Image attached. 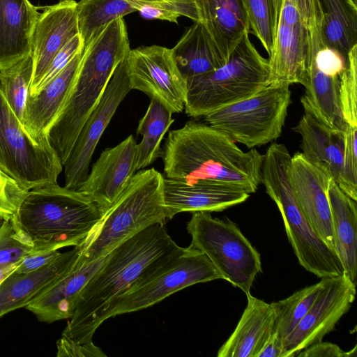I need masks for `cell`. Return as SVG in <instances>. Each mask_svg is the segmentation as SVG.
I'll use <instances>...</instances> for the list:
<instances>
[{"label":"cell","instance_id":"1","mask_svg":"<svg viewBox=\"0 0 357 357\" xmlns=\"http://www.w3.org/2000/svg\"><path fill=\"white\" fill-rule=\"evenodd\" d=\"M185 250L161 223L119 244L84 286L61 335L80 343L91 342L115 298L160 271Z\"/></svg>","mask_w":357,"mask_h":357},{"label":"cell","instance_id":"2","mask_svg":"<svg viewBox=\"0 0 357 357\" xmlns=\"http://www.w3.org/2000/svg\"><path fill=\"white\" fill-rule=\"evenodd\" d=\"M162 150L166 178L213 181L250 195L261 183L264 155L254 148L243 151L229 136L208 124L190 121L169 131Z\"/></svg>","mask_w":357,"mask_h":357},{"label":"cell","instance_id":"3","mask_svg":"<svg viewBox=\"0 0 357 357\" xmlns=\"http://www.w3.org/2000/svg\"><path fill=\"white\" fill-rule=\"evenodd\" d=\"M130 50L123 17L112 21L84 46L72 89L63 109L47 132L49 142L62 165L116 68Z\"/></svg>","mask_w":357,"mask_h":357},{"label":"cell","instance_id":"4","mask_svg":"<svg viewBox=\"0 0 357 357\" xmlns=\"http://www.w3.org/2000/svg\"><path fill=\"white\" fill-rule=\"evenodd\" d=\"M104 212L77 190L59 184L28 191L11 219L33 244V250L80 246Z\"/></svg>","mask_w":357,"mask_h":357},{"label":"cell","instance_id":"5","mask_svg":"<svg viewBox=\"0 0 357 357\" xmlns=\"http://www.w3.org/2000/svg\"><path fill=\"white\" fill-rule=\"evenodd\" d=\"M164 176L154 168L139 170L81 245L76 266L107 256L119 244L168 220L163 201Z\"/></svg>","mask_w":357,"mask_h":357},{"label":"cell","instance_id":"6","mask_svg":"<svg viewBox=\"0 0 357 357\" xmlns=\"http://www.w3.org/2000/svg\"><path fill=\"white\" fill-rule=\"evenodd\" d=\"M291 155L282 144L273 143L264 155L261 180L276 204L300 265L319 278L344 274L337 253L313 230L294 197L289 179Z\"/></svg>","mask_w":357,"mask_h":357},{"label":"cell","instance_id":"7","mask_svg":"<svg viewBox=\"0 0 357 357\" xmlns=\"http://www.w3.org/2000/svg\"><path fill=\"white\" fill-rule=\"evenodd\" d=\"M246 32L226 63L220 68L185 79V112L199 117L248 98L268 83V59L263 57Z\"/></svg>","mask_w":357,"mask_h":357},{"label":"cell","instance_id":"8","mask_svg":"<svg viewBox=\"0 0 357 357\" xmlns=\"http://www.w3.org/2000/svg\"><path fill=\"white\" fill-rule=\"evenodd\" d=\"M191 245L202 251L223 280L245 295L262 271L261 256L238 226L228 218L212 217L210 212L192 213L187 224Z\"/></svg>","mask_w":357,"mask_h":357},{"label":"cell","instance_id":"9","mask_svg":"<svg viewBox=\"0 0 357 357\" xmlns=\"http://www.w3.org/2000/svg\"><path fill=\"white\" fill-rule=\"evenodd\" d=\"M289 86L271 83L248 98L206 114L205 121L249 149L266 144L282 133L291 102Z\"/></svg>","mask_w":357,"mask_h":357},{"label":"cell","instance_id":"10","mask_svg":"<svg viewBox=\"0 0 357 357\" xmlns=\"http://www.w3.org/2000/svg\"><path fill=\"white\" fill-rule=\"evenodd\" d=\"M0 169L27 191L58 184L63 170L47 137H32L1 90Z\"/></svg>","mask_w":357,"mask_h":357},{"label":"cell","instance_id":"11","mask_svg":"<svg viewBox=\"0 0 357 357\" xmlns=\"http://www.w3.org/2000/svg\"><path fill=\"white\" fill-rule=\"evenodd\" d=\"M218 279L223 278L210 259L190 244L160 271L115 298L104 321L151 307L189 286Z\"/></svg>","mask_w":357,"mask_h":357},{"label":"cell","instance_id":"12","mask_svg":"<svg viewBox=\"0 0 357 357\" xmlns=\"http://www.w3.org/2000/svg\"><path fill=\"white\" fill-rule=\"evenodd\" d=\"M125 62L131 89L158 99L172 113L184 109L186 81L172 49L156 45L130 49Z\"/></svg>","mask_w":357,"mask_h":357},{"label":"cell","instance_id":"13","mask_svg":"<svg viewBox=\"0 0 357 357\" xmlns=\"http://www.w3.org/2000/svg\"><path fill=\"white\" fill-rule=\"evenodd\" d=\"M131 90L124 59L116 68L99 102L83 124L63 165L66 188L77 190L85 181L102 135Z\"/></svg>","mask_w":357,"mask_h":357},{"label":"cell","instance_id":"14","mask_svg":"<svg viewBox=\"0 0 357 357\" xmlns=\"http://www.w3.org/2000/svg\"><path fill=\"white\" fill-rule=\"evenodd\" d=\"M310 58L307 24L296 0H282L276 34L268 62V83L305 86Z\"/></svg>","mask_w":357,"mask_h":357},{"label":"cell","instance_id":"15","mask_svg":"<svg viewBox=\"0 0 357 357\" xmlns=\"http://www.w3.org/2000/svg\"><path fill=\"white\" fill-rule=\"evenodd\" d=\"M356 283L344 273L324 278V286L305 317L284 341L285 357H294L334 330L356 297Z\"/></svg>","mask_w":357,"mask_h":357},{"label":"cell","instance_id":"16","mask_svg":"<svg viewBox=\"0 0 357 357\" xmlns=\"http://www.w3.org/2000/svg\"><path fill=\"white\" fill-rule=\"evenodd\" d=\"M289 179L295 200L315 233L333 250L335 238L328 190L333 179L302 154L291 158Z\"/></svg>","mask_w":357,"mask_h":357},{"label":"cell","instance_id":"17","mask_svg":"<svg viewBox=\"0 0 357 357\" xmlns=\"http://www.w3.org/2000/svg\"><path fill=\"white\" fill-rule=\"evenodd\" d=\"M137 170V144L133 136L105 149L77 190L104 213L126 190Z\"/></svg>","mask_w":357,"mask_h":357},{"label":"cell","instance_id":"18","mask_svg":"<svg viewBox=\"0 0 357 357\" xmlns=\"http://www.w3.org/2000/svg\"><path fill=\"white\" fill-rule=\"evenodd\" d=\"M77 1L61 0L40 13L31 36L33 75L29 94H33L57 52L79 33Z\"/></svg>","mask_w":357,"mask_h":357},{"label":"cell","instance_id":"19","mask_svg":"<svg viewBox=\"0 0 357 357\" xmlns=\"http://www.w3.org/2000/svg\"><path fill=\"white\" fill-rule=\"evenodd\" d=\"M163 201L168 220L182 212H220L244 202L250 194L238 188L208 181L164 177Z\"/></svg>","mask_w":357,"mask_h":357},{"label":"cell","instance_id":"20","mask_svg":"<svg viewBox=\"0 0 357 357\" xmlns=\"http://www.w3.org/2000/svg\"><path fill=\"white\" fill-rule=\"evenodd\" d=\"M304 114L293 130L301 136L303 156L314 166L326 171L338 185L345 151V131L326 124L303 96Z\"/></svg>","mask_w":357,"mask_h":357},{"label":"cell","instance_id":"21","mask_svg":"<svg viewBox=\"0 0 357 357\" xmlns=\"http://www.w3.org/2000/svg\"><path fill=\"white\" fill-rule=\"evenodd\" d=\"M81 252V245L63 252L41 268L29 273L13 271L0 283V318L21 307L69 272Z\"/></svg>","mask_w":357,"mask_h":357},{"label":"cell","instance_id":"22","mask_svg":"<svg viewBox=\"0 0 357 357\" xmlns=\"http://www.w3.org/2000/svg\"><path fill=\"white\" fill-rule=\"evenodd\" d=\"M83 49L37 93H29L23 124L34 138L47 136L49 128L63 109L75 82Z\"/></svg>","mask_w":357,"mask_h":357},{"label":"cell","instance_id":"23","mask_svg":"<svg viewBox=\"0 0 357 357\" xmlns=\"http://www.w3.org/2000/svg\"><path fill=\"white\" fill-rule=\"evenodd\" d=\"M108 255L80 266L75 264L69 272L25 307L42 322L52 323L70 318L82 289L105 261Z\"/></svg>","mask_w":357,"mask_h":357},{"label":"cell","instance_id":"24","mask_svg":"<svg viewBox=\"0 0 357 357\" xmlns=\"http://www.w3.org/2000/svg\"><path fill=\"white\" fill-rule=\"evenodd\" d=\"M248 303L218 357H257L273 332L275 314L271 303L247 294Z\"/></svg>","mask_w":357,"mask_h":357},{"label":"cell","instance_id":"25","mask_svg":"<svg viewBox=\"0 0 357 357\" xmlns=\"http://www.w3.org/2000/svg\"><path fill=\"white\" fill-rule=\"evenodd\" d=\"M39 15L29 0H0V69L31 54V36Z\"/></svg>","mask_w":357,"mask_h":357},{"label":"cell","instance_id":"26","mask_svg":"<svg viewBox=\"0 0 357 357\" xmlns=\"http://www.w3.org/2000/svg\"><path fill=\"white\" fill-rule=\"evenodd\" d=\"M199 21L227 61L250 24L242 0H195Z\"/></svg>","mask_w":357,"mask_h":357},{"label":"cell","instance_id":"27","mask_svg":"<svg viewBox=\"0 0 357 357\" xmlns=\"http://www.w3.org/2000/svg\"><path fill=\"white\" fill-rule=\"evenodd\" d=\"M329 199L335 250L344 273L356 283L357 275V205L356 200L344 192L337 183L330 182Z\"/></svg>","mask_w":357,"mask_h":357},{"label":"cell","instance_id":"28","mask_svg":"<svg viewBox=\"0 0 357 357\" xmlns=\"http://www.w3.org/2000/svg\"><path fill=\"white\" fill-rule=\"evenodd\" d=\"M172 51L185 79L213 71L227 61L200 22H195Z\"/></svg>","mask_w":357,"mask_h":357},{"label":"cell","instance_id":"29","mask_svg":"<svg viewBox=\"0 0 357 357\" xmlns=\"http://www.w3.org/2000/svg\"><path fill=\"white\" fill-rule=\"evenodd\" d=\"M326 45L347 61L357 45V5L351 0H319Z\"/></svg>","mask_w":357,"mask_h":357},{"label":"cell","instance_id":"30","mask_svg":"<svg viewBox=\"0 0 357 357\" xmlns=\"http://www.w3.org/2000/svg\"><path fill=\"white\" fill-rule=\"evenodd\" d=\"M150 99L149 107L137 129V135L142 136L140 143L137 144V170L143 169L159 157L162 158L161 141L174 121L172 112L164 104L155 98Z\"/></svg>","mask_w":357,"mask_h":357},{"label":"cell","instance_id":"31","mask_svg":"<svg viewBox=\"0 0 357 357\" xmlns=\"http://www.w3.org/2000/svg\"><path fill=\"white\" fill-rule=\"evenodd\" d=\"M76 10L84 46L112 21L137 11L127 0H79Z\"/></svg>","mask_w":357,"mask_h":357},{"label":"cell","instance_id":"32","mask_svg":"<svg viewBox=\"0 0 357 357\" xmlns=\"http://www.w3.org/2000/svg\"><path fill=\"white\" fill-rule=\"evenodd\" d=\"M324 286V278L289 297L271 303L275 314L273 332L283 342L305 317Z\"/></svg>","mask_w":357,"mask_h":357},{"label":"cell","instance_id":"33","mask_svg":"<svg viewBox=\"0 0 357 357\" xmlns=\"http://www.w3.org/2000/svg\"><path fill=\"white\" fill-rule=\"evenodd\" d=\"M32 75L33 59L31 54L15 64L0 69V90L22 123Z\"/></svg>","mask_w":357,"mask_h":357},{"label":"cell","instance_id":"34","mask_svg":"<svg viewBox=\"0 0 357 357\" xmlns=\"http://www.w3.org/2000/svg\"><path fill=\"white\" fill-rule=\"evenodd\" d=\"M250 29L268 55L271 54L282 0H242Z\"/></svg>","mask_w":357,"mask_h":357},{"label":"cell","instance_id":"35","mask_svg":"<svg viewBox=\"0 0 357 357\" xmlns=\"http://www.w3.org/2000/svg\"><path fill=\"white\" fill-rule=\"evenodd\" d=\"M339 96L342 116L350 126H357V45L349 51L340 77Z\"/></svg>","mask_w":357,"mask_h":357},{"label":"cell","instance_id":"36","mask_svg":"<svg viewBox=\"0 0 357 357\" xmlns=\"http://www.w3.org/2000/svg\"><path fill=\"white\" fill-rule=\"evenodd\" d=\"M33 248L26 236L11 220L0 225V266L20 262Z\"/></svg>","mask_w":357,"mask_h":357},{"label":"cell","instance_id":"37","mask_svg":"<svg viewBox=\"0 0 357 357\" xmlns=\"http://www.w3.org/2000/svg\"><path fill=\"white\" fill-rule=\"evenodd\" d=\"M341 179L338 184L349 197L357 201V126H347Z\"/></svg>","mask_w":357,"mask_h":357},{"label":"cell","instance_id":"38","mask_svg":"<svg viewBox=\"0 0 357 357\" xmlns=\"http://www.w3.org/2000/svg\"><path fill=\"white\" fill-rule=\"evenodd\" d=\"M28 191L0 169V221L16 214Z\"/></svg>","mask_w":357,"mask_h":357},{"label":"cell","instance_id":"39","mask_svg":"<svg viewBox=\"0 0 357 357\" xmlns=\"http://www.w3.org/2000/svg\"><path fill=\"white\" fill-rule=\"evenodd\" d=\"M84 48V44L79 33L74 36L55 55L45 74L40 82L33 95L59 73ZM30 95V94H29Z\"/></svg>","mask_w":357,"mask_h":357},{"label":"cell","instance_id":"40","mask_svg":"<svg viewBox=\"0 0 357 357\" xmlns=\"http://www.w3.org/2000/svg\"><path fill=\"white\" fill-rule=\"evenodd\" d=\"M57 357H102L106 354L93 342L80 343L65 336L56 342Z\"/></svg>","mask_w":357,"mask_h":357},{"label":"cell","instance_id":"41","mask_svg":"<svg viewBox=\"0 0 357 357\" xmlns=\"http://www.w3.org/2000/svg\"><path fill=\"white\" fill-rule=\"evenodd\" d=\"M60 254L55 250H32L22 259L15 272L24 274L36 271L50 263Z\"/></svg>","mask_w":357,"mask_h":357},{"label":"cell","instance_id":"42","mask_svg":"<svg viewBox=\"0 0 357 357\" xmlns=\"http://www.w3.org/2000/svg\"><path fill=\"white\" fill-rule=\"evenodd\" d=\"M297 357H356V346L349 351H343L338 345L320 341L316 342L296 354Z\"/></svg>","mask_w":357,"mask_h":357},{"label":"cell","instance_id":"43","mask_svg":"<svg viewBox=\"0 0 357 357\" xmlns=\"http://www.w3.org/2000/svg\"><path fill=\"white\" fill-rule=\"evenodd\" d=\"M257 357H285L284 342L272 333Z\"/></svg>","mask_w":357,"mask_h":357},{"label":"cell","instance_id":"44","mask_svg":"<svg viewBox=\"0 0 357 357\" xmlns=\"http://www.w3.org/2000/svg\"><path fill=\"white\" fill-rule=\"evenodd\" d=\"M139 13L151 8H163L175 11L180 15L179 10L174 6L162 0H127Z\"/></svg>","mask_w":357,"mask_h":357},{"label":"cell","instance_id":"45","mask_svg":"<svg viewBox=\"0 0 357 357\" xmlns=\"http://www.w3.org/2000/svg\"><path fill=\"white\" fill-rule=\"evenodd\" d=\"M174 6L180 12L181 16L187 17L194 22H198L199 17L195 0H162Z\"/></svg>","mask_w":357,"mask_h":357},{"label":"cell","instance_id":"46","mask_svg":"<svg viewBox=\"0 0 357 357\" xmlns=\"http://www.w3.org/2000/svg\"><path fill=\"white\" fill-rule=\"evenodd\" d=\"M20 262L0 266V283L17 269Z\"/></svg>","mask_w":357,"mask_h":357},{"label":"cell","instance_id":"47","mask_svg":"<svg viewBox=\"0 0 357 357\" xmlns=\"http://www.w3.org/2000/svg\"><path fill=\"white\" fill-rule=\"evenodd\" d=\"M351 1L354 2V3H355L356 5H357V0H351Z\"/></svg>","mask_w":357,"mask_h":357}]
</instances>
